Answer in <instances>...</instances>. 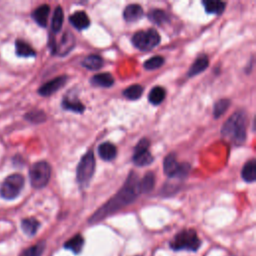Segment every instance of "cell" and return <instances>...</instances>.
<instances>
[{
    "label": "cell",
    "instance_id": "6da1fadb",
    "mask_svg": "<svg viewBox=\"0 0 256 256\" xmlns=\"http://www.w3.org/2000/svg\"><path fill=\"white\" fill-rule=\"evenodd\" d=\"M141 193L139 187V179L137 174L133 171L128 175L126 182L123 187L118 191V193L112 197L106 204H104L100 209H98L89 219L90 223H95L103 218L109 216L110 214L115 213L119 209L129 205L132 203L138 195Z\"/></svg>",
    "mask_w": 256,
    "mask_h": 256
},
{
    "label": "cell",
    "instance_id": "7a4b0ae2",
    "mask_svg": "<svg viewBox=\"0 0 256 256\" xmlns=\"http://www.w3.org/2000/svg\"><path fill=\"white\" fill-rule=\"evenodd\" d=\"M247 115L244 111H236L223 124L222 137L234 146L242 145L246 140Z\"/></svg>",
    "mask_w": 256,
    "mask_h": 256
},
{
    "label": "cell",
    "instance_id": "3957f363",
    "mask_svg": "<svg viewBox=\"0 0 256 256\" xmlns=\"http://www.w3.org/2000/svg\"><path fill=\"white\" fill-rule=\"evenodd\" d=\"M95 171V158L91 150L87 151L81 157L77 169H76V180L79 185V188H87L92 176Z\"/></svg>",
    "mask_w": 256,
    "mask_h": 256
},
{
    "label": "cell",
    "instance_id": "277c9868",
    "mask_svg": "<svg viewBox=\"0 0 256 256\" xmlns=\"http://www.w3.org/2000/svg\"><path fill=\"white\" fill-rule=\"evenodd\" d=\"M200 239L198 238L196 231L193 229L182 230V231L177 233L169 243L170 247L175 251H196L200 247Z\"/></svg>",
    "mask_w": 256,
    "mask_h": 256
},
{
    "label": "cell",
    "instance_id": "5b68a950",
    "mask_svg": "<svg viewBox=\"0 0 256 256\" xmlns=\"http://www.w3.org/2000/svg\"><path fill=\"white\" fill-rule=\"evenodd\" d=\"M51 175V167L46 161H38L34 163L29 170V178L31 185L40 189L47 185Z\"/></svg>",
    "mask_w": 256,
    "mask_h": 256
},
{
    "label": "cell",
    "instance_id": "8992f818",
    "mask_svg": "<svg viewBox=\"0 0 256 256\" xmlns=\"http://www.w3.org/2000/svg\"><path fill=\"white\" fill-rule=\"evenodd\" d=\"M132 43L141 51H149L160 43V36L154 29L139 31L133 35Z\"/></svg>",
    "mask_w": 256,
    "mask_h": 256
},
{
    "label": "cell",
    "instance_id": "52a82bcc",
    "mask_svg": "<svg viewBox=\"0 0 256 256\" xmlns=\"http://www.w3.org/2000/svg\"><path fill=\"white\" fill-rule=\"evenodd\" d=\"M24 186V178L21 174L9 175L0 187V194L7 200L16 198Z\"/></svg>",
    "mask_w": 256,
    "mask_h": 256
},
{
    "label": "cell",
    "instance_id": "ba28073f",
    "mask_svg": "<svg viewBox=\"0 0 256 256\" xmlns=\"http://www.w3.org/2000/svg\"><path fill=\"white\" fill-rule=\"evenodd\" d=\"M190 168V164L188 163H178L175 153H170L164 158L163 170L164 173L170 178L177 177L183 179L188 175Z\"/></svg>",
    "mask_w": 256,
    "mask_h": 256
},
{
    "label": "cell",
    "instance_id": "9c48e42d",
    "mask_svg": "<svg viewBox=\"0 0 256 256\" xmlns=\"http://www.w3.org/2000/svg\"><path fill=\"white\" fill-rule=\"evenodd\" d=\"M150 141L147 138H142L136 145L133 154V162L137 166H147L152 163L153 156L149 152Z\"/></svg>",
    "mask_w": 256,
    "mask_h": 256
},
{
    "label": "cell",
    "instance_id": "30bf717a",
    "mask_svg": "<svg viewBox=\"0 0 256 256\" xmlns=\"http://www.w3.org/2000/svg\"><path fill=\"white\" fill-rule=\"evenodd\" d=\"M66 82H67V76L66 75L58 76V77L43 84L39 88L38 93L41 96H50L51 94H53L56 91H58L59 89H61L66 84Z\"/></svg>",
    "mask_w": 256,
    "mask_h": 256
},
{
    "label": "cell",
    "instance_id": "8fae6325",
    "mask_svg": "<svg viewBox=\"0 0 256 256\" xmlns=\"http://www.w3.org/2000/svg\"><path fill=\"white\" fill-rule=\"evenodd\" d=\"M75 45V38L70 32H65L58 45L53 48V53L58 55H65L69 53Z\"/></svg>",
    "mask_w": 256,
    "mask_h": 256
},
{
    "label": "cell",
    "instance_id": "7c38bea8",
    "mask_svg": "<svg viewBox=\"0 0 256 256\" xmlns=\"http://www.w3.org/2000/svg\"><path fill=\"white\" fill-rule=\"evenodd\" d=\"M69 21L73 27L77 30H83L89 27L90 20L84 11H77L70 15Z\"/></svg>",
    "mask_w": 256,
    "mask_h": 256
},
{
    "label": "cell",
    "instance_id": "4fadbf2b",
    "mask_svg": "<svg viewBox=\"0 0 256 256\" xmlns=\"http://www.w3.org/2000/svg\"><path fill=\"white\" fill-rule=\"evenodd\" d=\"M98 154L99 157L104 161H111L117 155V148L110 142L101 143L98 146Z\"/></svg>",
    "mask_w": 256,
    "mask_h": 256
},
{
    "label": "cell",
    "instance_id": "5bb4252c",
    "mask_svg": "<svg viewBox=\"0 0 256 256\" xmlns=\"http://www.w3.org/2000/svg\"><path fill=\"white\" fill-rule=\"evenodd\" d=\"M143 9L138 4H130L126 6L123 12V17L127 22H135L142 18Z\"/></svg>",
    "mask_w": 256,
    "mask_h": 256
},
{
    "label": "cell",
    "instance_id": "9a60e30c",
    "mask_svg": "<svg viewBox=\"0 0 256 256\" xmlns=\"http://www.w3.org/2000/svg\"><path fill=\"white\" fill-rule=\"evenodd\" d=\"M114 83V78L110 73H100L94 75L91 78V84L97 87L108 88L111 87Z\"/></svg>",
    "mask_w": 256,
    "mask_h": 256
},
{
    "label": "cell",
    "instance_id": "2e32d148",
    "mask_svg": "<svg viewBox=\"0 0 256 256\" xmlns=\"http://www.w3.org/2000/svg\"><path fill=\"white\" fill-rule=\"evenodd\" d=\"M208 65H209V59L206 55L198 56L197 59L193 62V64L190 66L188 70V76L189 77H193V76L205 70L208 67Z\"/></svg>",
    "mask_w": 256,
    "mask_h": 256
},
{
    "label": "cell",
    "instance_id": "e0dca14e",
    "mask_svg": "<svg viewBox=\"0 0 256 256\" xmlns=\"http://www.w3.org/2000/svg\"><path fill=\"white\" fill-rule=\"evenodd\" d=\"M50 12V7L47 4H43L36 8L32 13V18L41 27H45L47 25L48 16Z\"/></svg>",
    "mask_w": 256,
    "mask_h": 256
},
{
    "label": "cell",
    "instance_id": "ac0fdd59",
    "mask_svg": "<svg viewBox=\"0 0 256 256\" xmlns=\"http://www.w3.org/2000/svg\"><path fill=\"white\" fill-rule=\"evenodd\" d=\"M61 105H62L63 109L73 111V112H76V113H83V111L85 110V106L81 103L79 100L72 99L68 96L63 98Z\"/></svg>",
    "mask_w": 256,
    "mask_h": 256
},
{
    "label": "cell",
    "instance_id": "d6986e66",
    "mask_svg": "<svg viewBox=\"0 0 256 256\" xmlns=\"http://www.w3.org/2000/svg\"><path fill=\"white\" fill-rule=\"evenodd\" d=\"M241 176L243 178V180L251 183L254 182L256 179V161L254 159L249 160L248 162L245 163V165L242 168L241 171Z\"/></svg>",
    "mask_w": 256,
    "mask_h": 256
},
{
    "label": "cell",
    "instance_id": "ffe728a7",
    "mask_svg": "<svg viewBox=\"0 0 256 256\" xmlns=\"http://www.w3.org/2000/svg\"><path fill=\"white\" fill-rule=\"evenodd\" d=\"M103 64H104L103 59H102L99 55H95V54L86 56L81 62V65L83 67L94 71L100 69L102 66H103Z\"/></svg>",
    "mask_w": 256,
    "mask_h": 256
},
{
    "label": "cell",
    "instance_id": "44dd1931",
    "mask_svg": "<svg viewBox=\"0 0 256 256\" xmlns=\"http://www.w3.org/2000/svg\"><path fill=\"white\" fill-rule=\"evenodd\" d=\"M16 54L20 57H33L36 55V52L33 48L26 42L22 40H17L15 43Z\"/></svg>",
    "mask_w": 256,
    "mask_h": 256
},
{
    "label": "cell",
    "instance_id": "7402d4cb",
    "mask_svg": "<svg viewBox=\"0 0 256 256\" xmlns=\"http://www.w3.org/2000/svg\"><path fill=\"white\" fill-rule=\"evenodd\" d=\"M40 223L35 218H26L21 222V228L25 234L28 236H33L36 234Z\"/></svg>",
    "mask_w": 256,
    "mask_h": 256
},
{
    "label": "cell",
    "instance_id": "603a6c76",
    "mask_svg": "<svg viewBox=\"0 0 256 256\" xmlns=\"http://www.w3.org/2000/svg\"><path fill=\"white\" fill-rule=\"evenodd\" d=\"M166 96V91L161 86H155L152 88L148 95V100L151 104L153 105H158L164 100Z\"/></svg>",
    "mask_w": 256,
    "mask_h": 256
},
{
    "label": "cell",
    "instance_id": "cb8c5ba5",
    "mask_svg": "<svg viewBox=\"0 0 256 256\" xmlns=\"http://www.w3.org/2000/svg\"><path fill=\"white\" fill-rule=\"evenodd\" d=\"M84 244V239L80 234L75 235L71 239H69L67 242H65L64 247L70 251H72L75 254H78L81 252L82 247Z\"/></svg>",
    "mask_w": 256,
    "mask_h": 256
},
{
    "label": "cell",
    "instance_id": "d4e9b609",
    "mask_svg": "<svg viewBox=\"0 0 256 256\" xmlns=\"http://www.w3.org/2000/svg\"><path fill=\"white\" fill-rule=\"evenodd\" d=\"M148 18L151 22L156 25H163L169 21V15L160 9H153L148 13Z\"/></svg>",
    "mask_w": 256,
    "mask_h": 256
},
{
    "label": "cell",
    "instance_id": "484cf974",
    "mask_svg": "<svg viewBox=\"0 0 256 256\" xmlns=\"http://www.w3.org/2000/svg\"><path fill=\"white\" fill-rule=\"evenodd\" d=\"M155 184V176L152 172H147L142 180H139V187L140 191L143 193H149L153 188H154Z\"/></svg>",
    "mask_w": 256,
    "mask_h": 256
},
{
    "label": "cell",
    "instance_id": "4316f807",
    "mask_svg": "<svg viewBox=\"0 0 256 256\" xmlns=\"http://www.w3.org/2000/svg\"><path fill=\"white\" fill-rule=\"evenodd\" d=\"M202 4L205 8V11L211 14H221L225 9V3L222 1H212V0H207V1H203Z\"/></svg>",
    "mask_w": 256,
    "mask_h": 256
},
{
    "label": "cell",
    "instance_id": "83f0119b",
    "mask_svg": "<svg viewBox=\"0 0 256 256\" xmlns=\"http://www.w3.org/2000/svg\"><path fill=\"white\" fill-rule=\"evenodd\" d=\"M62 24H63V10L60 6H57L54 10V14L52 17V31L54 33H58L61 28H62Z\"/></svg>",
    "mask_w": 256,
    "mask_h": 256
},
{
    "label": "cell",
    "instance_id": "f1b7e54d",
    "mask_svg": "<svg viewBox=\"0 0 256 256\" xmlns=\"http://www.w3.org/2000/svg\"><path fill=\"white\" fill-rule=\"evenodd\" d=\"M143 93V87L139 84H134L129 87H127L123 91V95L129 100H136L141 97Z\"/></svg>",
    "mask_w": 256,
    "mask_h": 256
},
{
    "label": "cell",
    "instance_id": "f546056e",
    "mask_svg": "<svg viewBox=\"0 0 256 256\" xmlns=\"http://www.w3.org/2000/svg\"><path fill=\"white\" fill-rule=\"evenodd\" d=\"M230 106V100L229 99H220L214 104L213 108V115L214 118H219L222 114L225 113V111Z\"/></svg>",
    "mask_w": 256,
    "mask_h": 256
},
{
    "label": "cell",
    "instance_id": "4dcf8cb0",
    "mask_svg": "<svg viewBox=\"0 0 256 256\" xmlns=\"http://www.w3.org/2000/svg\"><path fill=\"white\" fill-rule=\"evenodd\" d=\"M44 249H45V242L41 241L27 249H25L20 254V256H41Z\"/></svg>",
    "mask_w": 256,
    "mask_h": 256
},
{
    "label": "cell",
    "instance_id": "1f68e13d",
    "mask_svg": "<svg viewBox=\"0 0 256 256\" xmlns=\"http://www.w3.org/2000/svg\"><path fill=\"white\" fill-rule=\"evenodd\" d=\"M164 64V58L162 56H154L146 60L143 64L144 68L147 70H155Z\"/></svg>",
    "mask_w": 256,
    "mask_h": 256
},
{
    "label": "cell",
    "instance_id": "d6a6232c",
    "mask_svg": "<svg viewBox=\"0 0 256 256\" xmlns=\"http://www.w3.org/2000/svg\"><path fill=\"white\" fill-rule=\"evenodd\" d=\"M26 119H28L30 122H33V123H40V122H43L45 121L46 119V115L43 111H31L29 112L28 114H26Z\"/></svg>",
    "mask_w": 256,
    "mask_h": 256
}]
</instances>
